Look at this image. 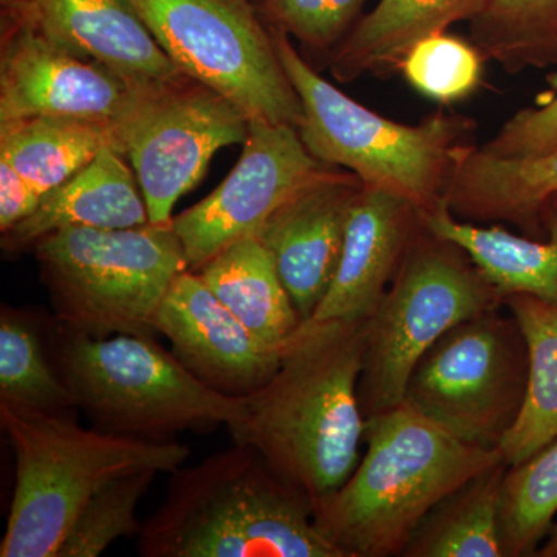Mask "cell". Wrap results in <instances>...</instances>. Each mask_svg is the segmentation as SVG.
Returning a JSON list of instances; mask_svg holds the SVG:
<instances>
[{
    "label": "cell",
    "mask_w": 557,
    "mask_h": 557,
    "mask_svg": "<svg viewBox=\"0 0 557 557\" xmlns=\"http://www.w3.org/2000/svg\"><path fill=\"white\" fill-rule=\"evenodd\" d=\"M364 348L366 321L302 322L273 379L247 397L244 420L228 429L313 504L343 485L361 458Z\"/></svg>",
    "instance_id": "6da1fadb"
},
{
    "label": "cell",
    "mask_w": 557,
    "mask_h": 557,
    "mask_svg": "<svg viewBox=\"0 0 557 557\" xmlns=\"http://www.w3.org/2000/svg\"><path fill=\"white\" fill-rule=\"evenodd\" d=\"M366 450L335 491L313 504L314 527L341 557H398L440 500L502 461L405 401L366 420Z\"/></svg>",
    "instance_id": "7a4b0ae2"
},
{
    "label": "cell",
    "mask_w": 557,
    "mask_h": 557,
    "mask_svg": "<svg viewBox=\"0 0 557 557\" xmlns=\"http://www.w3.org/2000/svg\"><path fill=\"white\" fill-rule=\"evenodd\" d=\"M137 539L143 557H341L314 527L313 500L236 442L171 472Z\"/></svg>",
    "instance_id": "3957f363"
},
{
    "label": "cell",
    "mask_w": 557,
    "mask_h": 557,
    "mask_svg": "<svg viewBox=\"0 0 557 557\" xmlns=\"http://www.w3.org/2000/svg\"><path fill=\"white\" fill-rule=\"evenodd\" d=\"M76 412L46 413L0 403L14 456V491L2 557H58L81 509L112 480L174 472L189 446L121 437L81 426Z\"/></svg>",
    "instance_id": "277c9868"
},
{
    "label": "cell",
    "mask_w": 557,
    "mask_h": 557,
    "mask_svg": "<svg viewBox=\"0 0 557 557\" xmlns=\"http://www.w3.org/2000/svg\"><path fill=\"white\" fill-rule=\"evenodd\" d=\"M271 32L302 104L299 134L311 156L351 172L364 186L403 197L420 212L442 207L475 124L442 110L420 124L388 120L318 75L293 47L287 32L277 27Z\"/></svg>",
    "instance_id": "5b68a950"
},
{
    "label": "cell",
    "mask_w": 557,
    "mask_h": 557,
    "mask_svg": "<svg viewBox=\"0 0 557 557\" xmlns=\"http://www.w3.org/2000/svg\"><path fill=\"white\" fill-rule=\"evenodd\" d=\"M54 362L91 426L121 437L174 442L186 431L233 428L247 397L220 394L153 336L90 338L58 329Z\"/></svg>",
    "instance_id": "8992f818"
},
{
    "label": "cell",
    "mask_w": 557,
    "mask_h": 557,
    "mask_svg": "<svg viewBox=\"0 0 557 557\" xmlns=\"http://www.w3.org/2000/svg\"><path fill=\"white\" fill-rule=\"evenodd\" d=\"M61 329L90 338L153 336L172 282L189 270L172 225L65 228L32 247Z\"/></svg>",
    "instance_id": "52a82bcc"
},
{
    "label": "cell",
    "mask_w": 557,
    "mask_h": 557,
    "mask_svg": "<svg viewBox=\"0 0 557 557\" xmlns=\"http://www.w3.org/2000/svg\"><path fill=\"white\" fill-rule=\"evenodd\" d=\"M504 302L463 248L421 223L379 309L366 319L358 384L366 420L401 405L410 373L445 333Z\"/></svg>",
    "instance_id": "ba28073f"
},
{
    "label": "cell",
    "mask_w": 557,
    "mask_h": 557,
    "mask_svg": "<svg viewBox=\"0 0 557 557\" xmlns=\"http://www.w3.org/2000/svg\"><path fill=\"white\" fill-rule=\"evenodd\" d=\"M528 347L504 306L460 322L410 373L403 401L469 445L498 449L520 416Z\"/></svg>",
    "instance_id": "9c48e42d"
},
{
    "label": "cell",
    "mask_w": 557,
    "mask_h": 557,
    "mask_svg": "<svg viewBox=\"0 0 557 557\" xmlns=\"http://www.w3.org/2000/svg\"><path fill=\"white\" fill-rule=\"evenodd\" d=\"M183 75L199 81L244 110L249 120L292 124L304 120L273 32L248 0H129Z\"/></svg>",
    "instance_id": "30bf717a"
},
{
    "label": "cell",
    "mask_w": 557,
    "mask_h": 557,
    "mask_svg": "<svg viewBox=\"0 0 557 557\" xmlns=\"http://www.w3.org/2000/svg\"><path fill=\"white\" fill-rule=\"evenodd\" d=\"M249 119L199 81L153 84L116 127L152 225H172V211L207 175L212 157L226 146L244 145Z\"/></svg>",
    "instance_id": "8fae6325"
},
{
    "label": "cell",
    "mask_w": 557,
    "mask_h": 557,
    "mask_svg": "<svg viewBox=\"0 0 557 557\" xmlns=\"http://www.w3.org/2000/svg\"><path fill=\"white\" fill-rule=\"evenodd\" d=\"M292 124L249 120L239 161L208 197L172 220L188 269L205 263L260 226L296 190L329 170Z\"/></svg>",
    "instance_id": "7c38bea8"
},
{
    "label": "cell",
    "mask_w": 557,
    "mask_h": 557,
    "mask_svg": "<svg viewBox=\"0 0 557 557\" xmlns=\"http://www.w3.org/2000/svg\"><path fill=\"white\" fill-rule=\"evenodd\" d=\"M3 21L0 123L61 116L104 124L116 135L150 87L64 49L28 22L13 16Z\"/></svg>",
    "instance_id": "4fadbf2b"
},
{
    "label": "cell",
    "mask_w": 557,
    "mask_h": 557,
    "mask_svg": "<svg viewBox=\"0 0 557 557\" xmlns=\"http://www.w3.org/2000/svg\"><path fill=\"white\" fill-rule=\"evenodd\" d=\"M156 329L189 372L228 397L256 394L281 366L282 351L260 343L196 271H182L172 282Z\"/></svg>",
    "instance_id": "5bb4252c"
},
{
    "label": "cell",
    "mask_w": 557,
    "mask_h": 557,
    "mask_svg": "<svg viewBox=\"0 0 557 557\" xmlns=\"http://www.w3.org/2000/svg\"><path fill=\"white\" fill-rule=\"evenodd\" d=\"M361 186L351 172L329 168L285 200L256 234L302 322L313 317L335 277L348 214Z\"/></svg>",
    "instance_id": "9a60e30c"
},
{
    "label": "cell",
    "mask_w": 557,
    "mask_h": 557,
    "mask_svg": "<svg viewBox=\"0 0 557 557\" xmlns=\"http://www.w3.org/2000/svg\"><path fill=\"white\" fill-rule=\"evenodd\" d=\"M410 201L362 185L348 214L343 255L309 321H366L379 309L421 226Z\"/></svg>",
    "instance_id": "2e32d148"
},
{
    "label": "cell",
    "mask_w": 557,
    "mask_h": 557,
    "mask_svg": "<svg viewBox=\"0 0 557 557\" xmlns=\"http://www.w3.org/2000/svg\"><path fill=\"white\" fill-rule=\"evenodd\" d=\"M3 16L28 22L64 49L139 86L186 78L129 0H16Z\"/></svg>",
    "instance_id": "e0dca14e"
},
{
    "label": "cell",
    "mask_w": 557,
    "mask_h": 557,
    "mask_svg": "<svg viewBox=\"0 0 557 557\" xmlns=\"http://www.w3.org/2000/svg\"><path fill=\"white\" fill-rule=\"evenodd\" d=\"M557 196V148L537 156H498L468 146L457 161L445 205L457 219L508 223L544 239V212Z\"/></svg>",
    "instance_id": "ac0fdd59"
},
{
    "label": "cell",
    "mask_w": 557,
    "mask_h": 557,
    "mask_svg": "<svg viewBox=\"0 0 557 557\" xmlns=\"http://www.w3.org/2000/svg\"><path fill=\"white\" fill-rule=\"evenodd\" d=\"M126 157L109 146L78 174L50 190L35 214L3 233V249H32L47 234L65 228L127 230L149 225L138 180Z\"/></svg>",
    "instance_id": "d6986e66"
},
{
    "label": "cell",
    "mask_w": 557,
    "mask_h": 557,
    "mask_svg": "<svg viewBox=\"0 0 557 557\" xmlns=\"http://www.w3.org/2000/svg\"><path fill=\"white\" fill-rule=\"evenodd\" d=\"M420 214L429 231L463 248L504 298L528 295L557 307V196L545 208L544 239L457 219L445 203Z\"/></svg>",
    "instance_id": "ffe728a7"
},
{
    "label": "cell",
    "mask_w": 557,
    "mask_h": 557,
    "mask_svg": "<svg viewBox=\"0 0 557 557\" xmlns=\"http://www.w3.org/2000/svg\"><path fill=\"white\" fill-rule=\"evenodd\" d=\"M490 0H379L333 51L330 70L341 83L398 67L410 47L475 20Z\"/></svg>",
    "instance_id": "44dd1931"
},
{
    "label": "cell",
    "mask_w": 557,
    "mask_h": 557,
    "mask_svg": "<svg viewBox=\"0 0 557 557\" xmlns=\"http://www.w3.org/2000/svg\"><path fill=\"white\" fill-rule=\"evenodd\" d=\"M196 273L260 343L274 350L284 351L302 325L269 249L256 236L230 245Z\"/></svg>",
    "instance_id": "7402d4cb"
},
{
    "label": "cell",
    "mask_w": 557,
    "mask_h": 557,
    "mask_svg": "<svg viewBox=\"0 0 557 557\" xmlns=\"http://www.w3.org/2000/svg\"><path fill=\"white\" fill-rule=\"evenodd\" d=\"M507 471L498 461L440 500L401 557H505L500 511Z\"/></svg>",
    "instance_id": "603a6c76"
},
{
    "label": "cell",
    "mask_w": 557,
    "mask_h": 557,
    "mask_svg": "<svg viewBox=\"0 0 557 557\" xmlns=\"http://www.w3.org/2000/svg\"><path fill=\"white\" fill-rule=\"evenodd\" d=\"M109 146L121 152L115 132L90 121L33 116L0 123V159L42 196L78 174Z\"/></svg>",
    "instance_id": "cb8c5ba5"
},
{
    "label": "cell",
    "mask_w": 557,
    "mask_h": 557,
    "mask_svg": "<svg viewBox=\"0 0 557 557\" xmlns=\"http://www.w3.org/2000/svg\"><path fill=\"white\" fill-rule=\"evenodd\" d=\"M528 347V387L518 421L498 446L508 467L557 438V307L528 295L505 298Z\"/></svg>",
    "instance_id": "d4e9b609"
},
{
    "label": "cell",
    "mask_w": 557,
    "mask_h": 557,
    "mask_svg": "<svg viewBox=\"0 0 557 557\" xmlns=\"http://www.w3.org/2000/svg\"><path fill=\"white\" fill-rule=\"evenodd\" d=\"M0 403L46 413L78 410L38 322L5 304L0 309Z\"/></svg>",
    "instance_id": "484cf974"
},
{
    "label": "cell",
    "mask_w": 557,
    "mask_h": 557,
    "mask_svg": "<svg viewBox=\"0 0 557 557\" xmlns=\"http://www.w3.org/2000/svg\"><path fill=\"white\" fill-rule=\"evenodd\" d=\"M469 24L474 46L505 72L557 67V0H490Z\"/></svg>",
    "instance_id": "4316f807"
},
{
    "label": "cell",
    "mask_w": 557,
    "mask_h": 557,
    "mask_svg": "<svg viewBox=\"0 0 557 557\" xmlns=\"http://www.w3.org/2000/svg\"><path fill=\"white\" fill-rule=\"evenodd\" d=\"M557 515V438L508 467L502 494L505 557L537 556Z\"/></svg>",
    "instance_id": "83f0119b"
},
{
    "label": "cell",
    "mask_w": 557,
    "mask_h": 557,
    "mask_svg": "<svg viewBox=\"0 0 557 557\" xmlns=\"http://www.w3.org/2000/svg\"><path fill=\"white\" fill-rule=\"evenodd\" d=\"M159 471L134 472L112 480L81 509L58 557H97L123 537H138L139 500L146 496Z\"/></svg>",
    "instance_id": "f1b7e54d"
},
{
    "label": "cell",
    "mask_w": 557,
    "mask_h": 557,
    "mask_svg": "<svg viewBox=\"0 0 557 557\" xmlns=\"http://www.w3.org/2000/svg\"><path fill=\"white\" fill-rule=\"evenodd\" d=\"M482 51L457 36L438 33L410 47L398 67L429 100L453 104L465 100L482 81Z\"/></svg>",
    "instance_id": "f546056e"
},
{
    "label": "cell",
    "mask_w": 557,
    "mask_h": 557,
    "mask_svg": "<svg viewBox=\"0 0 557 557\" xmlns=\"http://www.w3.org/2000/svg\"><path fill=\"white\" fill-rule=\"evenodd\" d=\"M366 0H263L273 27L287 32L311 49L339 44Z\"/></svg>",
    "instance_id": "4dcf8cb0"
},
{
    "label": "cell",
    "mask_w": 557,
    "mask_h": 557,
    "mask_svg": "<svg viewBox=\"0 0 557 557\" xmlns=\"http://www.w3.org/2000/svg\"><path fill=\"white\" fill-rule=\"evenodd\" d=\"M547 84L536 108L519 110L482 148L498 156H537L557 148V72L549 73Z\"/></svg>",
    "instance_id": "1f68e13d"
},
{
    "label": "cell",
    "mask_w": 557,
    "mask_h": 557,
    "mask_svg": "<svg viewBox=\"0 0 557 557\" xmlns=\"http://www.w3.org/2000/svg\"><path fill=\"white\" fill-rule=\"evenodd\" d=\"M42 194L22 177L9 161L0 159V230L7 233L35 214Z\"/></svg>",
    "instance_id": "d6a6232c"
},
{
    "label": "cell",
    "mask_w": 557,
    "mask_h": 557,
    "mask_svg": "<svg viewBox=\"0 0 557 557\" xmlns=\"http://www.w3.org/2000/svg\"><path fill=\"white\" fill-rule=\"evenodd\" d=\"M537 556L557 557V523H553L547 537L537 549Z\"/></svg>",
    "instance_id": "836d02e7"
},
{
    "label": "cell",
    "mask_w": 557,
    "mask_h": 557,
    "mask_svg": "<svg viewBox=\"0 0 557 557\" xmlns=\"http://www.w3.org/2000/svg\"><path fill=\"white\" fill-rule=\"evenodd\" d=\"M0 2H2V9H9L16 0H0Z\"/></svg>",
    "instance_id": "e575fe53"
}]
</instances>
